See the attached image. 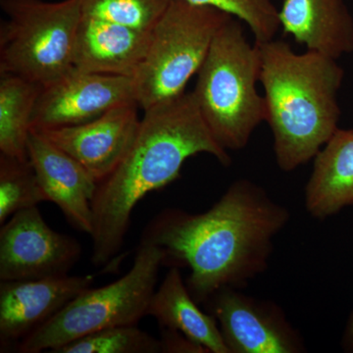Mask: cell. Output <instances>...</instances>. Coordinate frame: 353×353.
Returning <instances> with one entry per match:
<instances>
[{"instance_id":"23","label":"cell","mask_w":353,"mask_h":353,"mask_svg":"<svg viewBox=\"0 0 353 353\" xmlns=\"http://www.w3.org/2000/svg\"><path fill=\"white\" fill-rule=\"evenodd\" d=\"M161 329L160 347L161 353H210L203 345H199L185 334L168 328Z\"/></svg>"},{"instance_id":"9","label":"cell","mask_w":353,"mask_h":353,"mask_svg":"<svg viewBox=\"0 0 353 353\" xmlns=\"http://www.w3.org/2000/svg\"><path fill=\"white\" fill-rule=\"evenodd\" d=\"M82 255L73 236L48 226L38 206L11 216L0 230V281L69 275Z\"/></svg>"},{"instance_id":"16","label":"cell","mask_w":353,"mask_h":353,"mask_svg":"<svg viewBox=\"0 0 353 353\" xmlns=\"http://www.w3.org/2000/svg\"><path fill=\"white\" fill-rule=\"evenodd\" d=\"M313 161L304 206L311 218L324 221L353 206V130L339 128Z\"/></svg>"},{"instance_id":"19","label":"cell","mask_w":353,"mask_h":353,"mask_svg":"<svg viewBox=\"0 0 353 353\" xmlns=\"http://www.w3.org/2000/svg\"><path fill=\"white\" fill-rule=\"evenodd\" d=\"M43 201L46 196L29 159L0 154V224Z\"/></svg>"},{"instance_id":"2","label":"cell","mask_w":353,"mask_h":353,"mask_svg":"<svg viewBox=\"0 0 353 353\" xmlns=\"http://www.w3.org/2000/svg\"><path fill=\"white\" fill-rule=\"evenodd\" d=\"M206 153L224 167L228 150L213 137L194 92L146 109L126 157L97 185L94 201L92 263L106 266L124 246L132 211L141 199L180 176L190 157Z\"/></svg>"},{"instance_id":"8","label":"cell","mask_w":353,"mask_h":353,"mask_svg":"<svg viewBox=\"0 0 353 353\" xmlns=\"http://www.w3.org/2000/svg\"><path fill=\"white\" fill-rule=\"evenodd\" d=\"M202 305L215 318L230 353H304L303 336L272 301L222 288Z\"/></svg>"},{"instance_id":"20","label":"cell","mask_w":353,"mask_h":353,"mask_svg":"<svg viewBox=\"0 0 353 353\" xmlns=\"http://www.w3.org/2000/svg\"><path fill=\"white\" fill-rule=\"evenodd\" d=\"M159 339L138 325L110 327L60 347L54 353H160Z\"/></svg>"},{"instance_id":"21","label":"cell","mask_w":353,"mask_h":353,"mask_svg":"<svg viewBox=\"0 0 353 353\" xmlns=\"http://www.w3.org/2000/svg\"><path fill=\"white\" fill-rule=\"evenodd\" d=\"M173 0H82L83 16L152 32Z\"/></svg>"},{"instance_id":"1","label":"cell","mask_w":353,"mask_h":353,"mask_svg":"<svg viewBox=\"0 0 353 353\" xmlns=\"http://www.w3.org/2000/svg\"><path fill=\"white\" fill-rule=\"evenodd\" d=\"M290 209L248 179H239L205 212L162 210L139 243L165 252L164 264L187 267L185 285L199 304L222 288L243 289L269 267L274 241L289 225Z\"/></svg>"},{"instance_id":"4","label":"cell","mask_w":353,"mask_h":353,"mask_svg":"<svg viewBox=\"0 0 353 353\" xmlns=\"http://www.w3.org/2000/svg\"><path fill=\"white\" fill-rule=\"evenodd\" d=\"M260 73L259 46L248 41L241 20L230 18L213 39L192 90L209 130L228 152L245 148L266 119L257 90Z\"/></svg>"},{"instance_id":"24","label":"cell","mask_w":353,"mask_h":353,"mask_svg":"<svg viewBox=\"0 0 353 353\" xmlns=\"http://www.w3.org/2000/svg\"><path fill=\"white\" fill-rule=\"evenodd\" d=\"M341 345L343 352L353 353V310L345 325V331L341 336Z\"/></svg>"},{"instance_id":"22","label":"cell","mask_w":353,"mask_h":353,"mask_svg":"<svg viewBox=\"0 0 353 353\" xmlns=\"http://www.w3.org/2000/svg\"><path fill=\"white\" fill-rule=\"evenodd\" d=\"M196 6L213 7L231 14L250 28L255 43L275 39L280 30L279 8L274 0H187Z\"/></svg>"},{"instance_id":"12","label":"cell","mask_w":353,"mask_h":353,"mask_svg":"<svg viewBox=\"0 0 353 353\" xmlns=\"http://www.w3.org/2000/svg\"><path fill=\"white\" fill-rule=\"evenodd\" d=\"M27 154L46 201L57 204L70 225L90 236L99 183L75 158L34 130L28 139Z\"/></svg>"},{"instance_id":"3","label":"cell","mask_w":353,"mask_h":353,"mask_svg":"<svg viewBox=\"0 0 353 353\" xmlns=\"http://www.w3.org/2000/svg\"><path fill=\"white\" fill-rule=\"evenodd\" d=\"M256 44L276 162L292 172L314 159L339 129L345 71L336 59L311 50L297 53L282 39Z\"/></svg>"},{"instance_id":"10","label":"cell","mask_w":353,"mask_h":353,"mask_svg":"<svg viewBox=\"0 0 353 353\" xmlns=\"http://www.w3.org/2000/svg\"><path fill=\"white\" fill-rule=\"evenodd\" d=\"M137 103L132 77L88 73L74 67L41 88L32 117V130L76 126L114 108Z\"/></svg>"},{"instance_id":"7","label":"cell","mask_w":353,"mask_h":353,"mask_svg":"<svg viewBox=\"0 0 353 353\" xmlns=\"http://www.w3.org/2000/svg\"><path fill=\"white\" fill-rule=\"evenodd\" d=\"M231 14L173 0L152 31L150 48L134 77L139 108H152L185 94Z\"/></svg>"},{"instance_id":"15","label":"cell","mask_w":353,"mask_h":353,"mask_svg":"<svg viewBox=\"0 0 353 353\" xmlns=\"http://www.w3.org/2000/svg\"><path fill=\"white\" fill-rule=\"evenodd\" d=\"M280 29L296 43L338 60L353 51V17L345 0H281Z\"/></svg>"},{"instance_id":"6","label":"cell","mask_w":353,"mask_h":353,"mask_svg":"<svg viewBox=\"0 0 353 353\" xmlns=\"http://www.w3.org/2000/svg\"><path fill=\"white\" fill-rule=\"evenodd\" d=\"M0 75L50 85L74 68L82 0H1Z\"/></svg>"},{"instance_id":"11","label":"cell","mask_w":353,"mask_h":353,"mask_svg":"<svg viewBox=\"0 0 353 353\" xmlns=\"http://www.w3.org/2000/svg\"><path fill=\"white\" fill-rule=\"evenodd\" d=\"M139 108L134 102L122 104L83 124L38 132L101 183L117 168L134 143L141 123Z\"/></svg>"},{"instance_id":"17","label":"cell","mask_w":353,"mask_h":353,"mask_svg":"<svg viewBox=\"0 0 353 353\" xmlns=\"http://www.w3.org/2000/svg\"><path fill=\"white\" fill-rule=\"evenodd\" d=\"M199 305L190 294L180 268L171 266L153 294L148 316L155 318L159 327L180 332L210 353H230L215 318Z\"/></svg>"},{"instance_id":"14","label":"cell","mask_w":353,"mask_h":353,"mask_svg":"<svg viewBox=\"0 0 353 353\" xmlns=\"http://www.w3.org/2000/svg\"><path fill=\"white\" fill-rule=\"evenodd\" d=\"M150 39L152 32L83 16L77 32L74 67L88 73L134 78Z\"/></svg>"},{"instance_id":"18","label":"cell","mask_w":353,"mask_h":353,"mask_svg":"<svg viewBox=\"0 0 353 353\" xmlns=\"http://www.w3.org/2000/svg\"><path fill=\"white\" fill-rule=\"evenodd\" d=\"M0 76V154L28 159L32 112L43 87L21 77Z\"/></svg>"},{"instance_id":"13","label":"cell","mask_w":353,"mask_h":353,"mask_svg":"<svg viewBox=\"0 0 353 353\" xmlns=\"http://www.w3.org/2000/svg\"><path fill=\"white\" fill-rule=\"evenodd\" d=\"M94 281L92 275L0 281L2 345L22 341L92 287Z\"/></svg>"},{"instance_id":"5","label":"cell","mask_w":353,"mask_h":353,"mask_svg":"<svg viewBox=\"0 0 353 353\" xmlns=\"http://www.w3.org/2000/svg\"><path fill=\"white\" fill-rule=\"evenodd\" d=\"M165 252L159 246L139 243L134 263L123 277L101 288L83 290L38 329L19 341L22 353H54L82 336L110 328L138 325L148 316Z\"/></svg>"}]
</instances>
